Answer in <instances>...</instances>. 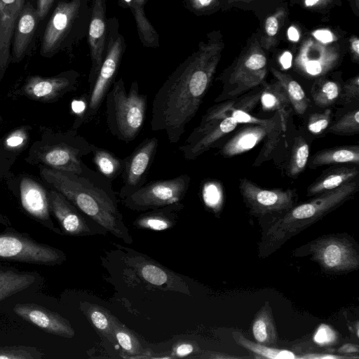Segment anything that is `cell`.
Instances as JSON below:
<instances>
[{
  "label": "cell",
  "mask_w": 359,
  "mask_h": 359,
  "mask_svg": "<svg viewBox=\"0 0 359 359\" xmlns=\"http://www.w3.org/2000/svg\"><path fill=\"white\" fill-rule=\"evenodd\" d=\"M20 201L24 210L36 222L53 233L62 235L50 218L48 192L36 181L24 177L20 185Z\"/></svg>",
  "instance_id": "cell-19"
},
{
  "label": "cell",
  "mask_w": 359,
  "mask_h": 359,
  "mask_svg": "<svg viewBox=\"0 0 359 359\" xmlns=\"http://www.w3.org/2000/svg\"><path fill=\"white\" fill-rule=\"evenodd\" d=\"M290 0H226L222 11L238 9L251 12L261 22L268 14Z\"/></svg>",
  "instance_id": "cell-36"
},
{
  "label": "cell",
  "mask_w": 359,
  "mask_h": 359,
  "mask_svg": "<svg viewBox=\"0 0 359 359\" xmlns=\"http://www.w3.org/2000/svg\"><path fill=\"white\" fill-rule=\"evenodd\" d=\"M341 97L346 102L359 98V74H356L344 83Z\"/></svg>",
  "instance_id": "cell-46"
},
{
  "label": "cell",
  "mask_w": 359,
  "mask_h": 359,
  "mask_svg": "<svg viewBox=\"0 0 359 359\" xmlns=\"http://www.w3.org/2000/svg\"><path fill=\"white\" fill-rule=\"evenodd\" d=\"M259 101L264 111H275L278 113L280 127L285 132L287 121L292 111V105L281 84L276 80L271 83H264Z\"/></svg>",
  "instance_id": "cell-28"
},
{
  "label": "cell",
  "mask_w": 359,
  "mask_h": 359,
  "mask_svg": "<svg viewBox=\"0 0 359 359\" xmlns=\"http://www.w3.org/2000/svg\"><path fill=\"white\" fill-rule=\"evenodd\" d=\"M262 90L236 100L232 99L217 104L207 110L203 116L200 125L217 122L226 117L233 118L238 123L275 126L280 124V118L276 112L274 116L268 119L257 118L249 112L259 101Z\"/></svg>",
  "instance_id": "cell-13"
},
{
  "label": "cell",
  "mask_w": 359,
  "mask_h": 359,
  "mask_svg": "<svg viewBox=\"0 0 359 359\" xmlns=\"http://www.w3.org/2000/svg\"><path fill=\"white\" fill-rule=\"evenodd\" d=\"M39 20L36 7L31 2H26L16 20L12 37V53L14 61L20 60L25 55L35 34Z\"/></svg>",
  "instance_id": "cell-22"
},
{
  "label": "cell",
  "mask_w": 359,
  "mask_h": 359,
  "mask_svg": "<svg viewBox=\"0 0 359 359\" xmlns=\"http://www.w3.org/2000/svg\"><path fill=\"white\" fill-rule=\"evenodd\" d=\"M114 342L120 346L124 358H140L145 352L134 332L116 317L113 325Z\"/></svg>",
  "instance_id": "cell-35"
},
{
  "label": "cell",
  "mask_w": 359,
  "mask_h": 359,
  "mask_svg": "<svg viewBox=\"0 0 359 359\" xmlns=\"http://www.w3.org/2000/svg\"><path fill=\"white\" fill-rule=\"evenodd\" d=\"M357 168L339 167L330 169L315 180L307 189V196H317L339 187L358 177Z\"/></svg>",
  "instance_id": "cell-29"
},
{
  "label": "cell",
  "mask_w": 359,
  "mask_h": 359,
  "mask_svg": "<svg viewBox=\"0 0 359 359\" xmlns=\"http://www.w3.org/2000/svg\"><path fill=\"white\" fill-rule=\"evenodd\" d=\"M353 11V13L359 17V0H346Z\"/></svg>",
  "instance_id": "cell-56"
},
{
  "label": "cell",
  "mask_w": 359,
  "mask_h": 359,
  "mask_svg": "<svg viewBox=\"0 0 359 359\" xmlns=\"http://www.w3.org/2000/svg\"><path fill=\"white\" fill-rule=\"evenodd\" d=\"M338 354L344 355L351 354H357L359 352V347L357 344L347 343L342 345L337 350Z\"/></svg>",
  "instance_id": "cell-54"
},
{
  "label": "cell",
  "mask_w": 359,
  "mask_h": 359,
  "mask_svg": "<svg viewBox=\"0 0 359 359\" xmlns=\"http://www.w3.org/2000/svg\"><path fill=\"white\" fill-rule=\"evenodd\" d=\"M200 357L205 358H217V359H218V358H245V357L230 355L226 353H215V352H207L205 353H203Z\"/></svg>",
  "instance_id": "cell-55"
},
{
  "label": "cell",
  "mask_w": 359,
  "mask_h": 359,
  "mask_svg": "<svg viewBox=\"0 0 359 359\" xmlns=\"http://www.w3.org/2000/svg\"><path fill=\"white\" fill-rule=\"evenodd\" d=\"M50 211L58 222L64 235L88 236L106 235L107 231L93 220H87L84 214L59 191H48Z\"/></svg>",
  "instance_id": "cell-11"
},
{
  "label": "cell",
  "mask_w": 359,
  "mask_h": 359,
  "mask_svg": "<svg viewBox=\"0 0 359 359\" xmlns=\"http://www.w3.org/2000/svg\"><path fill=\"white\" fill-rule=\"evenodd\" d=\"M318 79L311 91L313 102L320 107L332 104L339 95V86L332 80L325 79L323 77Z\"/></svg>",
  "instance_id": "cell-38"
},
{
  "label": "cell",
  "mask_w": 359,
  "mask_h": 359,
  "mask_svg": "<svg viewBox=\"0 0 359 359\" xmlns=\"http://www.w3.org/2000/svg\"><path fill=\"white\" fill-rule=\"evenodd\" d=\"M309 165L317 168L339 163H359V146L337 147L316 153L309 158Z\"/></svg>",
  "instance_id": "cell-31"
},
{
  "label": "cell",
  "mask_w": 359,
  "mask_h": 359,
  "mask_svg": "<svg viewBox=\"0 0 359 359\" xmlns=\"http://www.w3.org/2000/svg\"><path fill=\"white\" fill-rule=\"evenodd\" d=\"M266 52L259 41L257 30L247 39L238 56L222 74L223 83L221 93L215 102L237 98L264 83L267 72Z\"/></svg>",
  "instance_id": "cell-5"
},
{
  "label": "cell",
  "mask_w": 359,
  "mask_h": 359,
  "mask_svg": "<svg viewBox=\"0 0 359 359\" xmlns=\"http://www.w3.org/2000/svg\"><path fill=\"white\" fill-rule=\"evenodd\" d=\"M332 111L327 109L323 112L311 114L308 119L307 128L314 135H318L326 130L331 121Z\"/></svg>",
  "instance_id": "cell-44"
},
{
  "label": "cell",
  "mask_w": 359,
  "mask_h": 359,
  "mask_svg": "<svg viewBox=\"0 0 359 359\" xmlns=\"http://www.w3.org/2000/svg\"><path fill=\"white\" fill-rule=\"evenodd\" d=\"M202 195L204 203L210 208L216 209L222 199V191L219 184L215 181H208L203 184Z\"/></svg>",
  "instance_id": "cell-43"
},
{
  "label": "cell",
  "mask_w": 359,
  "mask_h": 359,
  "mask_svg": "<svg viewBox=\"0 0 359 359\" xmlns=\"http://www.w3.org/2000/svg\"><path fill=\"white\" fill-rule=\"evenodd\" d=\"M120 59V49L112 48L108 53L98 71L97 77L90 88V95L84 111L81 116V121H92L97 116L106 95L109 90L116 72Z\"/></svg>",
  "instance_id": "cell-18"
},
{
  "label": "cell",
  "mask_w": 359,
  "mask_h": 359,
  "mask_svg": "<svg viewBox=\"0 0 359 359\" xmlns=\"http://www.w3.org/2000/svg\"><path fill=\"white\" fill-rule=\"evenodd\" d=\"M289 4L313 13L325 15L335 7L341 6V0H290Z\"/></svg>",
  "instance_id": "cell-42"
},
{
  "label": "cell",
  "mask_w": 359,
  "mask_h": 359,
  "mask_svg": "<svg viewBox=\"0 0 359 359\" xmlns=\"http://www.w3.org/2000/svg\"><path fill=\"white\" fill-rule=\"evenodd\" d=\"M238 122L232 117H226L219 121L199 125L184 144L178 149L187 160H194L211 149L222 138L232 132Z\"/></svg>",
  "instance_id": "cell-16"
},
{
  "label": "cell",
  "mask_w": 359,
  "mask_h": 359,
  "mask_svg": "<svg viewBox=\"0 0 359 359\" xmlns=\"http://www.w3.org/2000/svg\"><path fill=\"white\" fill-rule=\"evenodd\" d=\"M76 6L74 3H60L50 16L42 37L41 52L48 56L60 46L74 17Z\"/></svg>",
  "instance_id": "cell-21"
},
{
  "label": "cell",
  "mask_w": 359,
  "mask_h": 359,
  "mask_svg": "<svg viewBox=\"0 0 359 359\" xmlns=\"http://www.w3.org/2000/svg\"><path fill=\"white\" fill-rule=\"evenodd\" d=\"M26 0H0V68L7 67L14 27Z\"/></svg>",
  "instance_id": "cell-23"
},
{
  "label": "cell",
  "mask_w": 359,
  "mask_h": 359,
  "mask_svg": "<svg viewBox=\"0 0 359 359\" xmlns=\"http://www.w3.org/2000/svg\"><path fill=\"white\" fill-rule=\"evenodd\" d=\"M289 2H285L259 22L257 29L260 45L266 52L272 51L278 45L281 31L288 19Z\"/></svg>",
  "instance_id": "cell-26"
},
{
  "label": "cell",
  "mask_w": 359,
  "mask_h": 359,
  "mask_svg": "<svg viewBox=\"0 0 359 359\" xmlns=\"http://www.w3.org/2000/svg\"><path fill=\"white\" fill-rule=\"evenodd\" d=\"M329 131L337 135H353L359 132V111L353 110L344 114L331 126Z\"/></svg>",
  "instance_id": "cell-41"
},
{
  "label": "cell",
  "mask_w": 359,
  "mask_h": 359,
  "mask_svg": "<svg viewBox=\"0 0 359 359\" xmlns=\"http://www.w3.org/2000/svg\"><path fill=\"white\" fill-rule=\"evenodd\" d=\"M224 48L219 31L187 64L175 72L156 92L152 102L151 128L164 131L171 144L179 142L196 116Z\"/></svg>",
  "instance_id": "cell-1"
},
{
  "label": "cell",
  "mask_w": 359,
  "mask_h": 359,
  "mask_svg": "<svg viewBox=\"0 0 359 359\" xmlns=\"http://www.w3.org/2000/svg\"><path fill=\"white\" fill-rule=\"evenodd\" d=\"M94 145L77 136L72 142L48 147L41 154L40 161L50 168L80 174L85 165L81 157L92 153Z\"/></svg>",
  "instance_id": "cell-15"
},
{
  "label": "cell",
  "mask_w": 359,
  "mask_h": 359,
  "mask_svg": "<svg viewBox=\"0 0 359 359\" xmlns=\"http://www.w3.org/2000/svg\"><path fill=\"white\" fill-rule=\"evenodd\" d=\"M313 260L330 273H344L356 270L359 255L353 243L346 237L326 236L310 243Z\"/></svg>",
  "instance_id": "cell-9"
},
{
  "label": "cell",
  "mask_w": 359,
  "mask_h": 359,
  "mask_svg": "<svg viewBox=\"0 0 359 359\" xmlns=\"http://www.w3.org/2000/svg\"><path fill=\"white\" fill-rule=\"evenodd\" d=\"M40 173L44 181L86 216L124 243H133L111 181L86 165L80 174L50 168H42Z\"/></svg>",
  "instance_id": "cell-2"
},
{
  "label": "cell",
  "mask_w": 359,
  "mask_h": 359,
  "mask_svg": "<svg viewBox=\"0 0 359 359\" xmlns=\"http://www.w3.org/2000/svg\"><path fill=\"white\" fill-rule=\"evenodd\" d=\"M232 337L237 344L249 350L258 358L269 359H299V355L294 352L273 348L269 346L255 343L245 338L240 332H232Z\"/></svg>",
  "instance_id": "cell-37"
},
{
  "label": "cell",
  "mask_w": 359,
  "mask_h": 359,
  "mask_svg": "<svg viewBox=\"0 0 359 359\" xmlns=\"http://www.w3.org/2000/svg\"><path fill=\"white\" fill-rule=\"evenodd\" d=\"M75 81V79L69 76H32L26 82L24 90L32 99L50 100L74 88Z\"/></svg>",
  "instance_id": "cell-24"
},
{
  "label": "cell",
  "mask_w": 359,
  "mask_h": 359,
  "mask_svg": "<svg viewBox=\"0 0 359 359\" xmlns=\"http://www.w3.org/2000/svg\"><path fill=\"white\" fill-rule=\"evenodd\" d=\"M184 208L181 202L146 211L138 216L133 225L140 229L161 231L173 227L177 224L180 213Z\"/></svg>",
  "instance_id": "cell-25"
},
{
  "label": "cell",
  "mask_w": 359,
  "mask_h": 359,
  "mask_svg": "<svg viewBox=\"0 0 359 359\" xmlns=\"http://www.w3.org/2000/svg\"><path fill=\"white\" fill-rule=\"evenodd\" d=\"M39 274L21 271L15 266L0 264V303L32 287Z\"/></svg>",
  "instance_id": "cell-27"
},
{
  "label": "cell",
  "mask_w": 359,
  "mask_h": 359,
  "mask_svg": "<svg viewBox=\"0 0 359 359\" xmlns=\"http://www.w3.org/2000/svg\"><path fill=\"white\" fill-rule=\"evenodd\" d=\"M348 48L353 62H359V38L355 34H351L348 39Z\"/></svg>",
  "instance_id": "cell-50"
},
{
  "label": "cell",
  "mask_w": 359,
  "mask_h": 359,
  "mask_svg": "<svg viewBox=\"0 0 359 359\" xmlns=\"http://www.w3.org/2000/svg\"><path fill=\"white\" fill-rule=\"evenodd\" d=\"M158 141L153 137L142 141L130 155L124 158L125 164L121 174L123 185L118 196L121 200L144 184L149 168L156 156Z\"/></svg>",
  "instance_id": "cell-12"
},
{
  "label": "cell",
  "mask_w": 359,
  "mask_h": 359,
  "mask_svg": "<svg viewBox=\"0 0 359 359\" xmlns=\"http://www.w3.org/2000/svg\"><path fill=\"white\" fill-rule=\"evenodd\" d=\"M357 178L315 198L293 206L277 219L267 229L265 246L281 244L342 205L358 191Z\"/></svg>",
  "instance_id": "cell-3"
},
{
  "label": "cell",
  "mask_w": 359,
  "mask_h": 359,
  "mask_svg": "<svg viewBox=\"0 0 359 359\" xmlns=\"http://www.w3.org/2000/svg\"><path fill=\"white\" fill-rule=\"evenodd\" d=\"M345 46L330 32L315 31L302 41L294 58V70L307 79L323 77L341 61Z\"/></svg>",
  "instance_id": "cell-6"
},
{
  "label": "cell",
  "mask_w": 359,
  "mask_h": 359,
  "mask_svg": "<svg viewBox=\"0 0 359 359\" xmlns=\"http://www.w3.org/2000/svg\"><path fill=\"white\" fill-rule=\"evenodd\" d=\"M93 162L97 172L103 177L112 182L122 174L125 159L120 158L110 151L94 145Z\"/></svg>",
  "instance_id": "cell-34"
},
{
  "label": "cell",
  "mask_w": 359,
  "mask_h": 359,
  "mask_svg": "<svg viewBox=\"0 0 359 359\" xmlns=\"http://www.w3.org/2000/svg\"><path fill=\"white\" fill-rule=\"evenodd\" d=\"M13 311L22 319L47 333L65 338H72L75 335V331L67 318L41 305L17 303Z\"/></svg>",
  "instance_id": "cell-17"
},
{
  "label": "cell",
  "mask_w": 359,
  "mask_h": 359,
  "mask_svg": "<svg viewBox=\"0 0 359 359\" xmlns=\"http://www.w3.org/2000/svg\"><path fill=\"white\" fill-rule=\"evenodd\" d=\"M128 250L126 257L127 264L147 284L163 290L190 294L184 280L173 271L144 255L133 250Z\"/></svg>",
  "instance_id": "cell-14"
},
{
  "label": "cell",
  "mask_w": 359,
  "mask_h": 359,
  "mask_svg": "<svg viewBox=\"0 0 359 359\" xmlns=\"http://www.w3.org/2000/svg\"><path fill=\"white\" fill-rule=\"evenodd\" d=\"M104 32V23L98 18L92 20L89 29V34L92 39H99Z\"/></svg>",
  "instance_id": "cell-49"
},
{
  "label": "cell",
  "mask_w": 359,
  "mask_h": 359,
  "mask_svg": "<svg viewBox=\"0 0 359 359\" xmlns=\"http://www.w3.org/2000/svg\"><path fill=\"white\" fill-rule=\"evenodd\" d=\"M126 2H130L131 0H125Z\"/></svg>",
  "instance_id": "cell-57"
},
{
  "label": "cell",
  "mask_w": 359,
  "mask_h": 359,
  "mask_svg": "<svg viewBox=\"0 0 359 359\" xmlns=\"http://www.w3.org/2000/svg\"><path fill=\"white\" fill-rule=\"evenodd\" d=\"M309 156V146L302 137L295 138L291 158L287 167V175L290 177L298 176L306 166Z\"/></svg>",
  "instance_id": "cell-39"
},
{
  "label": "cell",
  "mask_w": 359,
  "mask_h": 359,
  "mask_svg": "<svg viewBox=\"0 0 359 359\" xmlns=\"http://www.w3.org/2000/svg\"><path fill=\"white\" fill-rule=\"evenodd\" d=\"M55 0H37L36 11L40 20H42L48 15L49 10Z\"/></svg>",
  "instance_id": "cell-52"
},
{
  "label": "cell",
  "mask_w": 359,
  "mask_h": 359,
  "mask_svg": "<svg viewBox=\"0 0 359 359\" xmlns=\"http://www.w3.org/2000/svg\"><path fill=\"white\" fill-rule=\"evenodd\" d=\"M358 358V356L354 355H341L327 353H306L299 355V359H350Z\"/></svg>",
  "instance_id": "cell-48"
},
{
  "label": "cell",
  "mask_w": 359,
  "mask_h": 359,
  "mask_svg": "<svg viewBox=\"0 0 359 359\" xmlns=\"http://www.w3.org/2000/svg\"><path fill=\"white\" fill-rule=\"evenodd\" d=\"M273 76L283 86L296 114L303 115L309 106L310 100L304 90L290 75L282 72L274 67L270 68Z\"/></svg>",
  "instance_id": "cell-33"
},
{
  "label": "cell",
  "mask_w": 359,
  "mask_h": 359,
  "mask_svg": "<svg viewBox=\"0 0 359 359\" xmlns=\"http://www.w3.org/2000/svg\"><path fill=\"white\" fill-rule=\"evenodd\" d=\"M195 350L192 343L183 341L178 343L173 348V352L177 357H185L190 355Z\"/></svg>",
  "instance_id": "cell-51"
},
{
  "label": "cell",
  "mask_w": 359,
  "mask_h": 359,
  "mask_svg": "<svg viewBox=\"0 0 359 359\" xmlns=\"http://www.w3.org/2000/svg\"><path fill=\"white\" fill-rule=\"evenodd\" d=\"M80 309L100 336L114 344L112 332L116 316L106 308L89 302L81 303Z\"/></svg>",
  "instance_id": "cell-32"
},
{
  "label": "cell",
  "mask_w": 359,
  "mask_h": 359,
  "mask_svg": "<svg viewBox=\"0 0 359 359\" xmlns=\"http://www.w3.org/2000/svg\"><path fill=\"white\" fill-rule=\"evenodd\" d=\"M337 339V332L326 324H320L313 335V341L320 346L331 345Z\"/></svg>",
  "instance_id": "cell-45"
},
{
  "label": "cell",
  "mask_w": 359,
  "mask_h": 359,
  "mask_svg": "<svg viewBox=\"0 0 359 359\" xmlns=\"http://www.w3.org/2000/svg\"><path fill=\"white\" fill-rule=\"evenodd\" d=\"M66 259L63 251L38 242L26 233L13 229L0 232V261L56 266Z\"/></svg>",
  "instance_id": "cell-7"
},
{
  "label": "cell",
  "mask_w": 359,
  "mask_h": 359,
  "mask_svg": "<svg viewBox=\"0 0 359 359\" xmlns=\"http://www.w3.org/2000/svg\"><path fill=\"white\" fill-rule=\"evenodd\" d=\"M25 139L26 136L24 133L16 131L7 138L6 143L9 147L15 148L22 145Z\"/></svg>",
  "instance_id": "cell-53"
},
{
  "label": "cell",
  "mask_w": 359,
  "mask_h": 359,
  "mask_svg": "<svg viewBox=\"0 0 359 359\" xmlns=\"http://www.w3.org/2000/svg\"><path fill=\"white\" fill-rule=\"evenodd\" d=\"M252 333L255 341L265 346L276 344L278 334L271 307L268 302L255 315L252 324Z\"/></svg>",
  "instance_id": "cell-30"
},
{
  "label": "cell",
  "mask_w": 359,
  "mask_h": 359,
  "mask_svg": "<svg viewBox=\"0 0 359 359\" xmlns=\"http://www.w3.org/2000/svg\"><path fill=\"white\" fill-rule=\"evenodd\" d=\"M278 130H281L280 124H248L247 127L241 129L224 144L220 149V154L224 157L243 154L254 148L266 137H269V141L266 151L270 152L269 148L277 142L278 134L280 132Z\"/></svg>",
  "instance_id": "cell-20"
},
{
  "label": "cell",
  "mask_w": 359,
  "mask_h": 359,
  "mask_svg": "<svg viewBox=\"0 0 359 359\" xmlns=\"http://www.w3.org/2000/svg\"><path fill=\"white\" fill-rule=\"evenodd\" d=\"M239 190L251 214L255 216L286 212L294 205L297 198L294 189H266L247 178L240 180Z\"/></svg>",
  "instance_id": "cell-10"
},
{
  "label": "cell",
  "mask_w": 359,
  "mask_h": 359,
  "mask_svg": "<svg viewBox=\"0 0 359 359\" xmlns=\"http://www.w3.org/2000/svg\"><path fill=\"white\" fill-rule=\"evenodd\" d=\"M43 353L36 347L27 346H0V359H41Z\"/></svg>",
  "instance_id": "cell-40"
},
{
  "label": "cell",
  "mask_w": 359,
  "mask_h": 359,
  "mask_svg": "<svg viewBox=\"0 0 359 359\" xmlns=\"http://www.w3.org/2000/svg\"><path fill=\"white\" fill-rule=\"evenodd\" d=\"M147 95L140 94L138 83L126 90L122 79L114 82L105 97L107 127L112 135L128 143L139 135L145 118Z\"/></svg>",
  "instance_id": "cell-4"
},
{
  "label": "cell",
  "mask_w": 359,
  "mask_h": 359,
  "mask_svg": "<svg viewBox=\"0 0 359 359\" xmlns=\"http://www.w3.org/2000/svg\"><path fill=\"white\" fill-rule=\"evenodd\" d=\"M191 177L187 174L151 181L122 200L128 209L146 212L181 202L187 193Z\"/></svg>",
  "instance_id": "cell-8"
},
{
  "label": "cell",
  "mask_w": 359,
  "mask_h": 359,
  "mask_svg": "<svg viewBox=\"0 0 359 359\" xmlns=\"http://www.w3.org/2000/svg\"><path fill=\"white\" fill-rule=\"evenodd\" d=\"M226 0H194L196 8L205 12L222 10Z\"/></svg>",
  "instance_id": "cell-47"
}]
</instances>
